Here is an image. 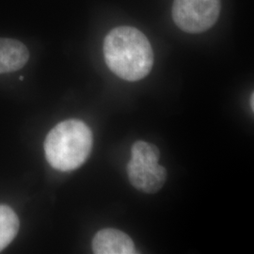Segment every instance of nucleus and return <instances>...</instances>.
<instances>
[{"label": "nucleus", "mask_w": 254, "mask_h": 254, "mask_svg": "<svg viewBox=\"0 0 254 254\" xmlns=\"http://www.w3.org/2000/svg\"><path fill=\"white\" fill-rule=\"evenodd\" d=\"M29 60L27 46L14 39L0 38V74L22 69Z\"/></svg>", "instance_id": "423d86ee"}, {"label": "nucleus", "mask_w": 254, "mask_h": 254, "mask_svg": "<svg viewBox=\"0 0 254 254\" xmlns=\"http://www.w3.org/2000/svg\"><path fill=\"white\" fill-rule=\"evenodd\" d=\"M20 221L12 209L0 204V253L12 242L18 234Z\"/></svg>", "instance_id": "0eeeda50"}, {"label": "nucleus", "mask_w": 254, "mask_h": 254, "mask_svg": "<svg viewBox=\"0 0 254 254\" xmlns=\"http://www.w3.org/2000/svg\"><path fill=\"white\" fill-rule=\"evenodd\" d=\"M220 9V0H174L173 21L185 32L201 33L216 24Z\"/></svg>", "instance_id": "7ed1b4c3"}, {"label": "nucleus", "mask_w": 254, "mask_h": 254, "mask_svg": "<svg viewBox=\"0 0 254 254\" xmlns=\"http://www.w3.org/2000/svg\"><path fill=\"white\" fill-rule=\"evenodd\" d=\"M92 133L84 122L66 120L48 133L45 141L46 157L56 170L70 172L85 163L92 149Z\"/></svg>", "instance_id": "f03ea898"}, {"label": "nucleus", "mask_w": 254, "mask_h": 254, "mask_svg": "<svg viewBox=\"0 0 254 254\" xmlns=\"http://www.w3.org/2000/svg\"><path fill=\"white\" fill-rule=\"evenodd\" d=\"M127 174L131 185L137 190L154 194L160 190L167 181L168 173L158 163H146L129 160Z\"/></svg>", "instance_id": "20e7f679"}, {"label": "nucleus", "mask_w": 254, "mask_h": 254, "mask_svg": "<svg viewBox=\"0 0 254 254\" xmlns=\"http://www.w3.org/2000/svg\"><path fill=\"white\" fill-rule=\"evenodd\" d=\"M250 104L252 105V109L253 111L254 110V93H252V97H251V101H250Z\"/></svg>", "instance_id": "1a4fd4ad"}, {"label": "nucleus", "mask_w": 254, "mask_h": 254, "mask_svg": "<svg viewBox=\"0 0 254 254\" xmlns=\"http://www.w3.org/2000/svg\"><path fill=\"white\" fill-rule=\"evenodd\" d=\"M92 251L96 254H136L131 237L112 228L103 229L95 235L92 240Z\"/></svg>", "instance_id": "39448f33"}, {"label": "nucleus", "mask_w": 254, "mask_h": 254, "mask_svg": "<svg viewBox=\"0 0 254 254\" xmlns=\"http://www.w3.org/2000/svg\"><path fill=\"white\" fill-rule=\"evenodd\" d=\"M105 61L110 71L127 81L146 77L154 65V52L147 37L136 27L113 28L104 42Z\"/></svg>", "instance_id": "f257e3e1"}, {"label": "nucleus", "mask_w": 254, "mask_h": 254, "mask_svg": "<svg viewBox=\"0 0 254 254\" xmlns=\"http://www.w3.org/2000/svg\"><path fill=\"white\" fill-rule=\"evenodd\" d=\"M131 160L146 163H158L160 152L154 144L143 140L136 141L131 148Z\"/></svg>", "instance_id": "6e6552de"}]
</instances>
